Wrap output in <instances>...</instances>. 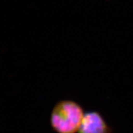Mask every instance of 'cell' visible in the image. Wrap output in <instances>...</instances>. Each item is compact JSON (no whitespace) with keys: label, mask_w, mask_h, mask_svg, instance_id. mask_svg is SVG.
I'll return each mask as SVG.
<instances>
[{"label":"cell","mask_w":133,"mask_h":133,"mask_svg":"<svg viewBox=\"0 0 133 133\" xmlns=\"http://www.w3.org/2000/svg\"><path fill=\"white\" fill-rule=\"evenodd\" d=\"M84 114L83 107L76 101L61 100L55 104L51 111V126L57 133H76Z\"/></svg>","instance_id":"6da1fadb"},{"label":"cell","mask_w":133,"mask_h":133,"mask_svg":"<svg viewBox=\"0 0 133 133\" xmlns=\"http://www.w3.org/2000/svg\"><path fill=\"white\" fill-rule=\"evenodd\" d=\"M78 133H112V128L99 112L84 114Z\"/></svg>","instance_id":"7a4b0ae2"}]
</instances>
